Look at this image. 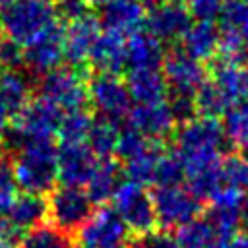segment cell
<instances>
[{
  "label": "cell",
  "mask_w": 248,
  "mask_h": 248,
  "mask_svg": "<svg viewBox=\"0 0 248 248\" xmlns=\"http://www.w3.org/2000/svg\"><path fill=\"white\" fill-rule=\"evenodd\" d=\"M134 248H178V244H176L174 232L157 229L155 232L134 238Z\"/></svg>",
  "instance_id": "36"
},
{
  "label": "cell",
  "mask_w": 248,
  "mask_h": 248,
  "mask_svg": "<svg viewBox=\"0 0 248 248\" xmlns=\"http://www.w3.org/2000/svg\"><path fill=\"white\" fill-rule=\"evenodd\" d=\"M231 240L232 238H225V236H217L215 234V238L211 240V244L207 248H231Z\"/></svg>",
  "instance_id": "41"
},
{
  "label": "cell",
  "mask_w": 248,
  "mask_h": 248,
  "mask_svg": "<svg viewBox=\"0 0 248 248\" xmlns=\"http://www.w3.org/2000/svg\"><path fill=\"white\" fill-rule=\"evenodd\" d=\"M0 248H19V246L12 244V242H6V240H0Z\"/></svg>",
  "instance_id": "43"
},
{
  "label": "cell",
  "mask_w": 248,
  "mask_h": 248,
  "mask_svg": "<svg viewBox=\"0 0 248 248\" xmlns=\"http://www.w3.org/2000/svg\"><path fill=\"white\" fill-rule=\"evenodd\" d=\"M95 205L87 192L76 186H56L46 196V219L45 223L60 229L76 238L79 229L93 215Z\"/></svg>",
  "instance_id": "5"
},
{
  "label": "cell",
  "mask_w": 248,
  "mask_h": 248,
  "mask_svg": "<svg viewBox=\"0 0 248 248\" xmlns=\"http://www.w3.org/2000/svg\"><path fill=\"white\" fill-rule=\"evenodd\" d=\"M76 248H87V246H81V244H79V246H76Z\"/></svg>",
  "instance_id": "46"
},
{
  "label": "cell",
  "mask_w": 248,
  "mask_h": 248,
  "mask_svg": "<svg viewBox=\"0 0 248 248\" xmlns=\"http://www.w3.org/2000/svg\"><path fill=\"white\" fill-rule=\"evenodd\" d=\"M10 2H12V0H0V10H2V8H6Z\"/></svg>",
  "instance_id": "44"
},
{
  "label": "cell",
  "mask_w": 248,
  "mask_h": 248,
  "mask_svg": "<svg viewBox=\"0 0 248 248\" xmlns=\"http://www.w3.org/2000/svg\"><path fill=\"white\" fill-rule=\"evenodd\" d=\"M174 238L178 248H207L211 240L215 238V232L211 225L205 221V217H198L184 227L174 231Z\"/></svg>",
  "instance_id": "31"
},
{
  "label": "cell",
  "mask_w": 248,
  "mask_h": 248,
  "mask_svg": "<svg viewBox=\"0 0 248 248\" xmlns=\"http://www.w3.org/2000/svg\"><path fill=\"white\" fill-rule=\"evenodd\" d=\"M165 52L163 43L149 31H138L126 39V66L132 70H159Z\"/></svg>",
  "instance_id": "19"
},
{
  "label": "cell",
  "mask_w": 248,
  "mask_h": 248,
  "mask_svg": "<svg viewBox=\"0 0 248 248\" xmlns=\"http://www.w3.org/2000/svg\"><path fill=\"white\" fill-rule=\"evenodd\" d=\"M31 101V87L27 78L17 70H6L0 74V103L14 118Z\"/></svg>",
  "instance_id": "24"
},
{
  "label": "cell",
  "mask_w": 248,
  "mask_h": 248,
  "mask_svg": "<svg viewBox=\"0 0 248 248\" xmlns=\"http://www.w3.org/2000/svg\"><path fill=\"white\" fill-rule=\"evenodd\" d=\"M219 39L221 31L213 21H194L182 35V50L202 62L217 54Z\"/></svg>",
  "instance_id": "22"
},
{
  "label": "cell",
  "mask_w": 248,
  "mask_h": 248,
  "mask_svg": "<svg viewBox=\"0 0 248 248\" xmlns=\"http://www.w3.org/2000/svg\"><path fill=\"white\" fill-rule=\"evenodd\" d=\"M110 202H112V209L124 221L126 229L134 238L145 236L159 229L153 198L145 190V186L126 178L118 184Z\"/></svg>",
  "instance_id": "4"
},
{
  "label": "cell",
  "mask_w": 248,
  "mask_h": 248,
  "mask_svg": "<svg viewBox=\"0 0 248 248\" xmlns=\"http://www.w3.org/2000/svg\"><path fill=\"white\" fill-rule=\"evenodd\" d=\"M184 182H186V172L180 159L170 147H165L157 161L153 186H180Z\"/></svg>",
  "instance_id": "32"
},
{
  "label": "cell",
  "mask_w": 248,
  "mask_h": 248,
  "mask_svg": "<svg viewBox=\"0 0 248 248\" xmlns=\"http://www.w3.org/2000/svg\"><path fill=\"white\" fill-rule=\"evenodd\" d=\"M147 19L143 0H110L103 6L101 27L124 39L141 31Z\"/></svg>",
  "instance_id": "16"
},
{
  "label": "cell",
  "mask_w": 248,
  "mask_h": 248,
  "mask_svg": "<svg viewBox=\"0 0 248 248\" xmlns=\"http://www.w3.org/2000/svg\"><path fill=\"white\" fill-rule=\"evenodd\" d=\"M76 238L87 248H134V236L118 213L108 205L95 207Z\"/></svg>",
  "instance_id": "8"
},
{
  "label": "cell",
  "mask_w": 248,
  "mask_h": 248,
  "mask_svg": "<svg viewBox=\"0 0 248 248\" xmlns=\"http://www.w3.org/2000/svg\"><path fill=\"white\" fill-rule=\"evenodd\" d=\"M64 60V29L62 25L50 31L48 35L41 37L31 46L23 48V64L37 72V74H48L56 68H60V62Z\"/></svg>",
  "instance_id": "18"
},
{
  "label": "cell",
  "mask_w": 248,
  "mask_h": 248,
  "mask_svg": "<svg viewBox=\"0 0 248 248\" xmlns=\"http://www.w3.org/2000/svg\"><path fill=\"white\" fill-rule=\"evenodd\" d=\"M89 103L108 120H122L132 108V99L126 83L116 74L101 72L89 81Z\"/></svg>",
  "instance_id": "10"
},
{
  "label": "cell",
  "mask_w": 248,
  "mask_h": 248,
  "mask_svg": "<svg viewBox=\"0 0 248 248\" xmlns=\"http://www.w3.org/2000/svg\"><path fill=\"white\" fill-rule=\"evenodd\" d=\"M17 198V180L14 172V159L0 149V215H4Z\"/></svg>",
  "instance_id": "33"
},
{
  "label": "cell",
  "mask_w": 248,
  "mask_h": 248,
  "mask_svg": "<svg viewBox=\"0 0 248 248\" xmlns=\"http://www.w3.org/2000/svg\"><path fill=\"white\" fill-rule=\"evenodd\" d=\"M107 2H110V0H83L85 6H105Z\"/></svg>",
  "instance_id": "42"
},
{
  "label": "cell",
  "mask_w": 248,
  "mask_h": 248,
  "mask_svg": "<svg viewBox=\"0 0 248 248\" xmlns=\"http://www.w3.org/2000/svg\"><path fill=\"white\" fill-rule=\"evenodd\" d=\"M91 124H93V116L89 114L87 108L64 112L58 124L56 136L60 143H81V141H87Z\"/></svg>",
  "instance_id": "30"
},
{
  "label": "cell",
  "mask_w": 248,
  "mask_h": 248,
  "mask_svg": "<svg viewBox=\"0 0 248 248\" xmlns=\"http://www.w3.org/2000/svg\"><path fill=\"white\" fill-rule=\"evenodd\" d=\"M120 174H122V167L116 161V157L97 161V167H95L89 182L85 184V188H87L85 192L95 207L107 205V202L112 200L118 184L122 182Z\"/></svg>",
  "instance_id": "21"
},
{
  "label": "cell",
  "mask_w": 248,
  "mask_h": 248,
  "mask_svg": "<svg viewBox=\"0 0 248 248\" xmlns=\"http://www.w3.org/2000/svg\"><path fill=\"white\" fill-rule=\"evenodd\" d=\"M188 12L198 21H215L221 17V12L225 8V0H186Z\"/></svg>",
  "instance_id": "35"
},
{
  "label": "cell",
  "mask_w": 248,
  "mask_h": 248,
  "mask_svg": "<svg viewBox=\"0 0 248 248\" xmlns=\"http://www.w3.org/2000/svg\"><path fill=\"white\" fill-rule=\"evenodd\" d=\"M130 99L136 105H153L167 101V81L159 70H132L126 81Z\"/></svg>",
  "instance_id": "20"
},
{
  "label": "cell",
  "mask_w": 248,
  "mask_h": 248,
  "mask_svg": "<svg viewBox=\"0 0 248 248\" xmlns=\"http://www.w3.org/2000/svg\"><path fill=\"white\" fill-rule=\"evenodd\" d=\"M14 172L17 188L27 194L48 196L58 182V145L54 140H33L25 141L16 153Z\"/></svg>",
  "instance_id": "3"
},
{
  "label": "cell",
  "mask_w": 248,
  "mask_h": 248,
  "mask_svg": "<svg viewBox=\"0 0 248 248\" xmlns=\"http://www.w3.org/2000/svg\"><path fill=\"white\" fill-rule=\"evenodd\" d=\"M56 10L70 21V19L85 14V4H83V0H58Z\"/></svg>",
  "instance_id": "38"
},
{
  "label": "cell",
  "mask_w": 248,
  "mask_h": 248,
  "mask_svg": "<svg viewBox=\"0 0 248 248\" xmlns=\"http://www.w3.org/2000/svg\"><path fill=\"white\" fill-rule=\"evenodd\" d=\"M225 134L217 118L192 116L180 122L172 134V151L180 159L186 176L223 161Z\"/></svg>",
  "instance_id": "1"
},
{
  "label": "cell",
  "mask_w": 248,
  "mask_h": 248,
  "mask_svg": "<svg viewBox=\"0 0 248 248\" xmlns=\"http://www.w3.org/2000/svg\"><path fill=\"white\" fill-rule=\"evenodd\" d=\"M21 62H23V50L19 46H16L10 41L0 43V66H6V70H17Z\"/></svg>",
  "instance_id": "37"
},
{
  "label": "cell",
  "mask_w": 248,
  "mask_h": 248,
  "mask_svg": "<svg viewBox=\"0 0 248 248\" xmlns=\"http://www.w3.org/2000/svg\"><path fill=\"white\" fill-rule=\"evenodd\" d=\"M118 138H120L118 122L101 116V118H93V124L87 134V145L97 159H112L116 153Z\"/></svg>",
  "instance_id": "25"
},
{
  "label": "cell",
  "mask_w": 248,
  "mask_h": 248,
  "mask_svg": "<svg viewBox=\"0 0 248 248\" xmlns=\"http://www.w3.org/2000/svg\"><path fill=\"white\" fill-rule=\"evenodd\" d=\"M223 134L232 153L248 155V101H242L225 112Z\"/></svg>",
  "instance_id": "27"
},
{
  "label": "cell",
  "mask_w": 248,
  "mask_h": 248,
  "mask_svg": "<svg viewBox=\"0 0 248 248\" xmlns=\"http://www.w3.org/2000/svg\"><path fill=\"white\" fill-rule=\"evenodd\" d=\"M163 76L169 91L180 99H192L205 83L207 74L200 60L188 56L184 50L172 52L163 62Z\"/></svg>",
  "instance_id": "13"
},
{
  "label": "cell",
  "mask_w": 248,
  "mask_h": 248,
  "mask_svg": "<svg viewBox=\"0 0 248 248\" xmlns=\"http://www.w3.org/2000/svg\"><path fill=\"white\" fill-rule=\"evenodd\" d=\"M126 118L130 128H134L145 140L155 143H165V140L172 138L178 126L170 101H161L153 105H134Z\"/></svg>",
  "instance_id": "12"
},
{
  "label": "cell",
  "mask_w": 248,
  "mask_h": 248,
  "mask_svg": "<svg viewBox=\"0 0 248 248\" xmlns=\"http://www.w3.org/2000/svg\"><path fill=\"white\" fill-rule=\"evenodd\" d=\"M170 2H180V4H182V2H184V0H170Z\"/></svg>",
  "instance_id": "45"
},
{
  "label": "cell",
  "mask_w": 248,
  "mask_h": 248,
  "mask_svg": "<svg viewBox=\"0 0 248 248\" xmlns=\"http://www.w3.org/2000/svg\"><path fill=\"white\" fill-rule=\"evenodd\" d=\"M46 219V196L37 194H17L10 209L2 215L0 240L19 244L25 231L33 229Z\"/></svg>",
  "instance_id": "9"
},
{
  "label": "cell",
  "mask_w": 248,
  "mask_h": 248,
  "mask_svg": "<svg viewBox=\"0 0 248 248\" xmlns=\"http://www.w3.org/2000/svg\"><path fill=\"white\" fill-rule=\"evenodd\" d=\"M163 149H165V143H155V141H151L145 151H141L140 155H136L134 159H130V161H126V163H120L122 174H126L128 180L138 182V184H141V186L153 184L157 161H159Z\"/></svg>",
  "instance_id": "26"
},
{
  "label": "cell",
  "mask_w": 248,
  "mask_h": 248,
  "mask_svg": "<svg viewBox=\"0 0 248 248\" xmlns=\"http://www.w3.org/2000/svg\"><path fill=\"white\" fill-rule=\"evenodd\" d=\"M231 248H248V229H242L232 236Z\"/></svg>",
  "instance_id": "40"
},
{
  "label": "cell",
  "mask_w": 248,
  "mask_h": 248,
  "mask_svg": "<svg viewBox=\"0 0 248 248\" xmlns=\"http://www.w3.org/2000/svg\"><path fill=\"white\" fill-rule=\"evenodd\" d=\"M221 31L236 37L248 48V0H229L221 12Z\"/></svg>",
  "instance_id": "29"
},
{
  "label": "cell",
  "mask_w": 248,
  "mask_h": 248,
  "mask_svg": "<svg viewBox=\"0 0 248 248\" xmlns=\"http://www.w3.org/2000/svg\"><path fill=\"white\" fill-rule=\"evenodd\" d=\"M145 23H147V31L163 43V41L182 39V35L186 33L192 21H190V12L180 2L165 0L151 6Z\"/></svg>",
  "instance_id": "17"
},
{
  "label": "cell",
  "mask_w": 248,
  "mask_h": 248,
  "mask_svg": "<svg viewBox=\"0 0 248 248\" xmlns=\"http://www.w3.org/2000/svg\"><path fill=\"white\" fill-rule=\"evenodd\" d=\"M17 246L19 248H76V242H74V236L62 232L60 229L48 223H39L33 229L23 232Z\"/></svg>",
  "instance_id": "28"
},
{
  "label": "cell",
  "mask_w": 248,
  "mask_h": 248,
  "mask_svg": "<svg viewBox=\"0 0 248 248\" xmlns=\"http://www.w3.org/2000/svg\"><path fill=\"white\" fill-rule=\"evenodd\" d=\"M97 157L89 149L87 141L81 143H60L58 145V182L62 186L81 188L89 182Z\"/></svg>",
  "instance_id": "15"
},
{
  "label": "cell",
  "mask_w": 248,
  "mask_h": 248,
  "mask_svg": "<svg viewBox=\"0 0 248 248\" xmlns=\"http://www.w3.org/2000/svg\"><path fill=\"white\" fill-rule=\"evenodd\" d=\"M209 87L217 95L225 112L234 105L248 101V64L246 60H219L215 62L211 76L207 78Z\"/></svg>",
  "instance_id": "11"
},
{
  "label": "cell",
  "mask_w": 248,
  "mask_h": 248,
  "mask_svg": "<svg viewBox=\"0 0 248 248\" xmlns=\"http://www.w3.org/2000/svg\"><path fill=\"white\" fill-rule=\"evenodd\" d=\"M157 223L161 231L174 232L186 223L198 219L205 211V203L198 200L188 188L180 186H155L151 192Z\"/></svg>",
  "instance_id": "6"
},
{
  "label": "cell",
  "mask_w": 248,
  "mask_h": 248,
  "mask_svg": "<svg viewBox=\"0 0 248 248\" xmlns=\"http://www.w3.org/2000/svg\"><path fill=\"white\" fill-rule=\"evenodd\" d=\"M223 176L227 186L248 192V155L231 153L223 157Z\"/></svg>",
  "instance_id": "34"
},
{
  "label": "cell",
  "mask_w": 248,
  "mask_h": 248,
  "mask_svg": "<svg viewBox=\"0 0 248 248\" xmlns=\"http://www.w3.org/2000/svg\"><path fill=\"white\" fill-rule=\"evenodd\" d=\"M101 31L103 27L99 19L89 14H81L70 19L64 29V58L70 60L74 68H81V64L89 62L91 50Z\"/></svg>",
  "instance_id": "14"
},
{
  "label": "cell",
  "mask_w": 248,
  "mask_h": 248,
  "mask_svg": "<svg viewBox=\"0 0 248 248\" xmlns=\"http://www.w3.org/2000/svg\"><path fill=\"white\" fill-rule=\"evenodd\" d=\"M60 27L58 10L50 0H12L0 10V29L21 50Z\"/></svg>",
  "instance_id": "2"
},
{
  "label": "cell",
  "mask_w": 248,
  "mask_h": 248,
  "mask_svg": "<svg viewBox=\"0 0 248 248\" xmlns=\"http://www.w3.org/2000/svg\"><path fill=\"white\" fill-rule=\"evenodd\" d=\"M8 130H10V114L0 103V149H2V143L8 136Z\"/></svg>",
  "instance_id": "39"
},
{
  "label": "cell",
  "mask_w": 248,
  "mask_h": 248,
  "mask_svg": "<svg viewBox=\"0 0 248 248\" xmlns=\"http://www.w3.org/2000/svg\"><path fill=\"white\" fill-rule=\"evenodd\" d=\"M39 95L62 112L81 110L89 103V81L81 68H56L43 78Z\"/></svg>",
  "instance_id": "7"
},
{
  "label": "cell",
  "mask_w": 248,
  "mask_h": 248,
  "mask_svg": "<svg viewBox=\"0 0 248 248\" xmlns=\"http://www.w3.org/2000/svg\"><path fill=\"white\" fill-rule=\"evenodd\" d=\"M89 62L107 74L120 72L126 66V39L103 29L91 50Z\"/></svg>",
  "instance_id": "23"
}]
</instances>
